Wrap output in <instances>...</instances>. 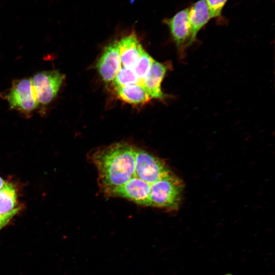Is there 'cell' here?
Masks as SVG:
<instances>
[{"label": "cell", "mask_w": 275, "mask_h": 275, "mask_svg": "<svg viewBox=\"0 0 275 275\" xmlns=\"http://www.w3.org/2000/svg\"><path fill=\"white\" fill-rule=\"evenodd\" d=\"M104 196L169 211L180 193L179 177L164 161L132 143L121 141L95 149L89 157Z\"/></svg>", "instance_id": "1"}, {"label": "cell", "mask_w": 275, "mask_h": 275, "mask_svg": "<svg viewBox=\"0 0 275 275\" xmlns=\"http://www.w3.org/2000/svg\"><path fill=\"white\" fill-rule=\"evenodd\" d=\"M211 18L222 22L225 18L222 16V11L228 0H205Z\"/></svg>", "instance_id": "13"}, {"label": "cell", "mask_w": 275, "mask_h": 275, "mask_svg": "<svg viewBox=\"0 0 275 275\" xmlns=\"http://www.w3.org/2000/svg\"><path fill=\"white\" fill-rule=\"evenodd\" d=\"M188 8L191 45L197 40L198 33L207 24L211 17L205 0H199Z\"/></svg>", "instance_id": "8"}, {"label": "cell", "mask_w": 275, "mask_h": 275, "mask_svg": "<svg viewBox=\"0 0 275 275\" xmlns=\"http://www.w3.org/2000/svg\"><path fill=\"white\" fill-rule=\"evenodd\" d=\"M113 81L115 88L130 85H141L133 69L121 67Z\"/></svg>", "instance_id": "12"}, {"label": "cell", "mask_w": 275, "mask_h": 275, "mask_svg": "<svg viewBox=\"0 0 275 275\" xmlns=\"http://www.w3.org/2000/svg\"><path fill=\"white\" fill-rule=\"evenodd\" d=\"M6 97L10 108L23 112L33 111L38 104L30 78H24L14 83Z\"/></svg>", "instance_id": "4"}, {"label": "cell", "mask_w": 275, "mask_h": 275, "mask_svg": "<svg viewBox=\"0 0 275 275\" xmlns=\"http://www.w3.org/2000/svg\"><path fill=\"white\" fill-rule=\"evenodd\" d=\"M17 197L14 186L6 182L0 190V215L10 219L18 211Z\"/></svg>", "instance_id": "10"}, {"label": "cell", "mask_w": 275, "mask_h": 275, "mask_svg": "<svg viewBox=\"0 0 275 275\" xmlns=\"http://www.w3.org/2000/svg\"><path fill=\"white\" fill-rule=\"evenodd\" d=\"M172 67L171 63H160L154 60L145 77L142 86L151 98L163 100L166 94L161 90V82L169 69Z\"/></svg>", "instance_id": "6"}, {"label": "cell", "mask_w": 275, "mask_h": 275, "mask_svg": "<svg viewBox=\"0 0 275 275\" xmlns=\"http://www.w3.org/2000/svg\"><path fill=\"white\" fill-rule=\"evenodd\" d=\"M123 67L133 69L144 49L134 32L116 42Z\"/></svg>", "instance_id": "7"}, {"label": "cell", "mask_w": 275, "mask_h": 275, "mask_svg": "<svg viewBox=\"0 0 275 275\" xmlns=\"http://www.w3.org/2000/svg\"><path fill=\"white\" fill-rule=\"evenodd\" d=\"M154 60L144 49L133 69L141 85Z\"/></svg>", "instance_id": "11"}, {"label": "cell", "mask_w": 275, "mask_h": 275, "mask_svg": "<svg viewBox=\"0 0 275 275\" xmlns=\"http://www.w3.org/2000/svg\"><path fill=\"white\" fill-rule=\"evenodd\" d=\"M65 79V75L57 70L39 72L31 78L38 103L47 104L57 96Z\"/></svg>", "instance_id": "2"}, {"label": "cell", "mask_w": 275, "mask_h": 275, "mask_svg": "<svg viewBox=\"0 0 275 275\" xmlns=\"http://www.w3.org/2000/svg\"><path fill=\"white\" fill-rule=\"evenodd\" d=\"M225 275H233V274L230 273H228L225 274Z\"/></svg>", "instance_id": "14"}, {"label": "cell", "mask_w": 275, "mask_h": 275, "mask_svg": "<svg viewBox=\"0 0 275 275\" xmlns=\"http://www.w3.org/2000/svg\"><path fill=\"white\" fill-rule=\"evenodd\" d=\"M188 11V8L184 9L177 12L172 17L165 18L163 20L169 28L179 57L181 60L185 58L186 49L190 46L191 34Z\"/></svg>", "instance_id": "3"}, {"label": "cell", "mask_w": 275, "mask_h": 275, "mask_svg": "<svg viewBox=\"0 0 275 275\" xmlns=\"http://www.w3.org/2000/svg\"><path fill=\"white\" fill-rule=\"evenodd\" d=\"M121 60L116 42L106 46L96 64V69L105 82L114 80L121 68Z\"/></svg>", "instance_id": "5"}, {"label": "cell", "mask_w": 275, "mask_h": 275, "mask_svg": "<svg viewBox=\"0 0 275 275\" xmlns=\"http://www.w3.org/2000/svg\"><path fill=\"white\" fill-rule=\"evenodd\" d=\"M116 92L120 100L131 104H144L151 99L144 87L140 84L116 88Z\"/></svg>", "instance_id": "9"}]
</instances>
